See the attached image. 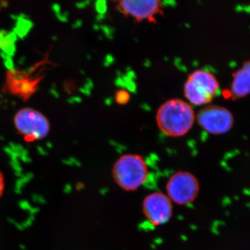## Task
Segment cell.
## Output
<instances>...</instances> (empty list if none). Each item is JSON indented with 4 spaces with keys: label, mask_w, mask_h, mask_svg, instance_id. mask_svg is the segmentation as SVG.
<instances>
[{
    "label": "cell",
    "mask_w": 250,
    "mask_h": 250,
    "mask_svg": "<svg viewBox=\"0 0 250 250\" xmlns=\"http://www.w3.org/2000/svg\"><path fill=\"white\" fill-rule=\"evenodd\" d=\"M195 119L191 105L181 99L167 100L158 108L156 114V125L161 132L174 138L187 134Z\"/></svg>",
    "instance_id": "cell-1"
},
{
    "label": "cell",
    "mask_w": 250,
    "mask_h": 250,
    "mask_svg": "<svg viewBox=\"0 0 250 250\" xmlns=\"http://www.w3.org/2000/svg\"><path fill=\"white\" fill-rule=\"evenodd\" d=\"M112 177L121 189L133 192L142 187L149 177L146 159L136 154H126L118 158L112 167Z\"/></svg>",
    "instance_id": "cell-2"
},
{
    "label": "cell",
    "mask_w": 250,
    "mask_h": 250,
    "mask_svg": "<svg viewBox=\"0 0 250 250\" xmlns=\"http://www.w3.org/2000/svg\"><path fill=\"white\" fill-rule=\"evenodd\" d=\"M220 88L218 80L211 72L203 70L192 72L184 86L186 98L190 104L204 106L215 98Z\"/></svg>",
    "instance_id": "cell-3"
},
{
    "label": "cell",
    "mask_w": 250,
    "mask_h": 250,
    "mask_svg": "<svg viewBox=\"0 0 250 250\" xmlns=\"http://www.w3.org/2000/svg\"><path fill=\"white\" fill-rule=\"evenodd\" d=\"M200 189V183L193 174L179 171L167 179L166 194L172 203L184 206L195 201Z\"/></svg>",
    "instance_id": "cell-4"
},
{
    "label": "cell",
    "mask_w": 250,
    "mask_h": 250,
    "mask_svg": "<svg viewBox=\"0 0 250 250\" xmlns=\"http://www.w3.org/2000/svg\"><path fill=\"white\" fill-rule=\"evenodd\" d=\"M14 124L18 133L27 142L44 139L50 129L48 119L41 112L31 108L19 110L14 117Z\"/></svg>",
    "instance_id": "cell-5"
},
{
    "label": "cell",
    "mask_w": 250,
    "mask_h": 250,
    "mask_svg": "<svg viewBox=\"0 0 250 250\" xmlns=\"http://www.w3.org/2000/svg\"><path fill=\"white\" fill-rule=\"evenodd\" d=\"M197 121L202 129L213 135L226 134L232 129L234 118L228 108L219 105H208L197 113Z\"/></svg>",
    "instance_id": "cell-6"
},
{
    "label": "cell",
    "mask_w": 250,
    "mask_h": 250,
    "mask_svg": "<svg viewBox=\"0 0 250 250\" xmlns=\"http://www.w3.org/2000/svg\"><path fill=\"white\" fill-rule=\"evenodd\" d=\"M173 203L166 193L154 191L148 194L143 201V212L153 226L167 223L172 216Z\"/></svg>",
    "instance_id": "cell-7"
},
{
    "label": "cell",
    "mask_w": 250,
    "mask_h": 250,
    "mask_svg": "<svg viewBox=\"0 0 250 250\" xmlns=\"http://www.w3.org/2000/svg\"><path fill=\"white\" fill-rule=\"evenodd\" d=\"M116 9L136 22H156V16L164 13V5L159 0H122L116 2Z\"/></svg>",
    "instance_id": "cell-8"
},
{
    "label": "cell",
    "mask_w": 250,
    "mask_h": 250,
    "mask_svg": "<svg viewBox=\"0 0 250 250\" xmlns=\"http://www.w3.org/2000/svg\"><path fill=\"white\" fill-rule=\"evenodd\" d=\"M40 81L41 78L29 77L27 72L10 70L6 74V84L10 93L26 101L39 89Z\"/></svg>",
    "instance_id": "cell-9"
},
{
    "label": "cell",
    "mask_w": 250,
    "mask_h": 250,
    "mask_svg": "<svg viewBox=\"0 0 250 250\" xmlns=\"http://www.w3.org/2000/svg\"><path fill=\"white\" fill-rule=\"evenodd\" d=\"M250 95V60L243 62L241 68L233 75V81L227 97L233 100Z\"/></svg>",
    "instance_id": "cell-10"
},
{
    "label": "cell",
    "mask_w": 250,
    "mask_h": 250,
    "mask_svg": "<svg viewBox=\"0 0 250 250\" xmlns=\"http://www.w3.org/2000/svg\"><path fill=\"white\" fill-rule=\"evenodd\" d=\"M17 37L14 33L10 31H0V49L8 55L11 56L16 51V43Z\"/></svg>",
    "instance_id": "cell-11"
},
{
    "label": "cell",
    "mask_w": 250,
    "mask_h": 250,
    "mask_svg": "<svg viewBox=\"0 0 250 250\" xmlns=\"http://www.w3.org/2000/svg\"><path fill=\"white\" fill-rule=\"evenodd\" d=\"M115 101L118 105L124 106L127 104L131 100V94L128 90L119 89L117 90L114 95Z\"/></svg>",
    "instance_id": "cell-12"
},
{
    "label": "cell",
    "mask_w": 250,
    "mask_h": 250,
    "mask_svg": "<svg viewBox=\"0 0 250 250\" xmlns=\"http://www.w3.org/2000/svg\"><path fill=\"white\" fill-rule=\"evenodd\" d=\"M5 188L4 176L2 172L0 171V197L2 196Z\"/></svg>",
    "instance_id": "cell-13"
}]
</instances>
